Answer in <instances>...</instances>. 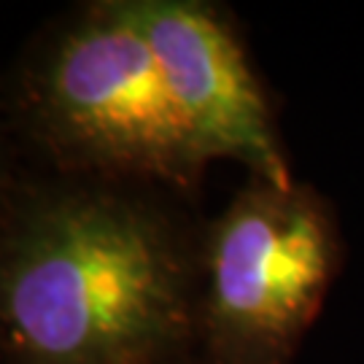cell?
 Wrapping results in <instances>:
<instances>
[{"mask_svg":"<svg viewBox=\"0 0 364 364\" xmlns=\"http://www.w3.org/2000/svg\"><path fill=\"white\" fill-rule=\"evenodd\" d=\"M135 11L208 162H237L259 181H294L273 111L227 14L197 0H135Z\"/></svg>","mask_w":364,"mask_h":364,"instance_id":"277c9868","label":"cell"},{"mask_svg":"<svg viewBox=\"0 0 364 364\" xmlns=\"http://www.w3.org/2000/svg\"><path fill=\"white\" fill-rule=\"evenodd\" d=\"M343 262L335 210L302 181L248 178L200 246L203 364H291Z\"/></svg>","mask_w":364,"mask_h":364,"instance_id":"3957f363","label":"cell"},{"mask_svg":"<svg viewBox=\"0 0 364 364\" xmlns=\"http://www.w3.org/2000/svg\"><path fill=\"white\" fill-rule=\"evenodd\" d=\"M200 248L114 186L38 197L0 237V332L19 364H178Z\"/></svg>","mask_w":364,"mask_h":364,"instance_id":"6da1fadb","label":"cell"},{"mask_svg":"<svg viewBox=\"0 0 364 364\" xmlns=\"http://www.w3.org/2000/svg\"><path fill=\"white\" fill-rule=\"evenodd\" d=\"M43 144L73 170L189 192L208 156L159 70L135 0L95 3L54 36L27 81Z\"/></svg>","mask_w":364,"mask_h":364,"instance_id":"7a4b0ae2","label":"cell"}]
</instances>
